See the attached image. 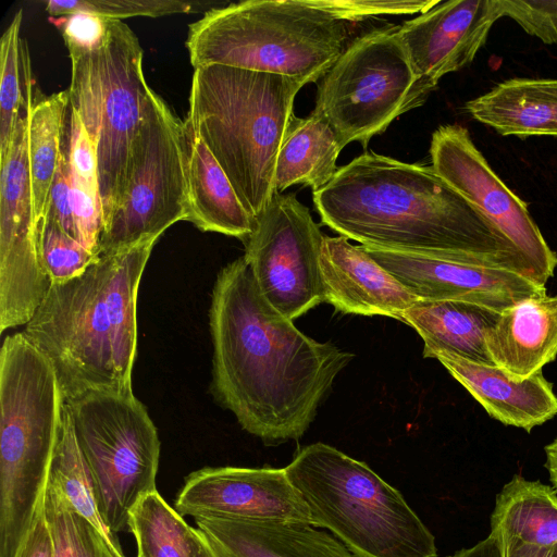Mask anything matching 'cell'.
<instances>
[{
  "instance_id": "6da1fadb",
  "label": "cell",
  "mask_w": 557,
  "mask_h": 557,
  "mask_svg": "<svg viewBox=\"0 0 557 557\" xmlns=\"http://www.w3.org/2000/svg\"><path fill=\"white\" fill-rule=\"evenodd\" d=\"M209 318L214 398L265 445L298 441L354 355L300 332L263 297L244 257L218 274Z\"/></svg>"
},
{
  "instance_id": "7a4b0ae2",
  "label": "cell",
  "mask_w": 557,
  "mask_h": 557,
  "mask_svg": "<svg viewBox=\"0 0 557 557\" xmlns=\"http://www.w3.org/2000/svg\"><path fill=\"white\" fill-rule=\"evenodd\" d=\"M313 202L324 225L362 246L435 256L490 255L534 277L516 247L432 166L367 150L313 193Z\"/></svg>"
},
{
  "instance_id": "3957f363",
  "label": "cell",
  "mask_w": 557,
  "mask_h": 557,
  "mask_svg": "<svg viewBox=\"0 0 557 557\" xmlns=\"http://www.w3.org/2000/svg\"><path fill=\"white\" fill-rule=\"evenodd\" d=\"M158 239L99 256L52 283L23 334L50 361L64 400L87 392L133 393L140 280Z\"/></svg>"
},
{
  "instance_id": "277c9868",
  "label": "cell",
  "mask_w": 557,
  "mask_h": 557,
  "mask_svg": "<svg viewBox=\"0 0 557 557\" xmlns=\"http://www.w3.org/2000/svg\"><path fill=\"white\" fill-rule=\"evenodd\" d=\"M304 86L283 75L219 64L195 69L185 122L253 220L276 193L277 154Z\"/></svg>"
},
{
  "instance_id": "5b68a950",
  "label": "cell",
  "mask_w": 557,
  "mask_h": 557,
  "mask_svg": "<svg viewBox=\"0 0 557 557\" xmlns=\"http://www.w3.org/2000/svg\"><path fill=\"white\" fill-rule=\"evenodd\" d=\"M64 398L54 368L23 334L0 350V557H17L44 508Z\"/></svg>"
},
{
  "instance_id": "8992f818",
  "label": "cell",
  "mask_w": 557,
  "mask_h": 557,
  "mask_svg": "<svg viewBox=\"0 0 557 557\" xmlns=\"http://www.w3.org/2000/svg\"><path fill=\"white\" fill-rule=\"evenodd\" d=\"M347 22L311 0H247L213 8L189 25L194 69L219 64L283 75L306 85L347 47Z\"/></svg>"
},
{
  "instance_id": "52a82bcc",
  "label": "cell",
  "mask_w": 557,
  "mask_h": 557,
  "mask_svg": "<svg viewBox=\"0 0 557 557\" xmlns=\"http://www.w3.org/2000/svg\"><path fill=\"white\" fill-rule=\"evenodd\" d=\"M284 469L312 525L330 530L355 557H437L432 532L367 463L319 442Z\"/></svg>"
},
{
  "instance_id": "ba28073f",
  "label": "cell",
  "mask_w": 557,
  "mask_h": 557,
  "mask_svg": "<svg viewBox=\"0 0 557 557\" xmlns=\"http://www.w3.org/2000/svg\"><path fill=\"white\" fill-rule=\"evenodd\" d=\"M143 57L134 32L109 18L99 48L70 53V108L96 150L103 223L123 194L133 146L153 91L144 75Z\"/></svg>"
},
{
  "instance_id": "9c48e42d",
  "label": "cell",
  "mask_w": 557,
  "mask_h": 557,
  "mask_svg": "<svg viewBox=\"0 0 557 557\" xmlns=\"http://www.w3.org/2000/svg\"><path fill=\"white\" fill-rule=\"evenodd\" d=\"M397 27L355 38L319 82L313 111L343 148L352 141L367 148L395 119L422 106L437 85L414 72Z\"/></svg>"
},
{
  "instance_id": "30bf717a",
  "label": "cell",
  "mask_w": 557,
  "mask_h": 557,
  "mask_svg": "<svg viewBox=\"0 0 557 557\" xmlns=\"http://www.w3.org/2000/svg\"><path fill=\"white\" fill-rule=\"evenodd\" d=\"M64 405L92 479L99 513L115 535L127 525L138 500L157 491V429L134 393L87 392Z\"/></svg>"
},
{
  "instance_id": "8fae6325",
  "label": "cell",
  "mask_w": 557,
  "mask_h": 557,
  "mask_svg": "<svg viewBox=\"0 0 557 557\" xmlns=\"http://www.w3.org/2000/svg\"><path fill=\"white\" fill-rule=\"evenodd\" d=\"M184 122L152 91L135 139L120 201L103 223L99 256L147 239L186 221Z\"/></svg>"
},
{
  "instance_id": "7c38bea8",
  "label": "cell",
  "mask_w": 557,
  "mask_h": 557,
  "mask_svg": "<svg viewBox=\"0 0 557 557\" xmlns=\"http://www.w3.org/2000/svg\"><path fill=\"white\" fill-rule=\"evenodd\" d=\"M324 235L294 194L275 193L243 240L263 297L289 320L325 301L320 256Z\"/></svg>"
},
{
  "instance_id": "4fadbf2b",
  "label": "cell",
  "mask_w": 557,
  "mask_h": 557,
  "mask_svg": "<svg viewBox=\"0 0 557 557\" xmlns=\"http://www.w3.org/2000/svg\"><path fill=\"white\" fill-rule=\"evenodd\" d=\"M13 143L0 159V331L26 325L45 299L51 280L37 248L28 160V100Z\"/></svg>"
},
{
  "instance_id": "5bb4252c",
  "label": "cell",
  "mask_w": 557,
  "mask_h": 557,
  "mask_svg": "<svg viewBox=\"0 0 557 557\" xmlns=\"http://www.w3.org/2000/svg\"><path fill=\"white\" fill-rule=\"evenodd\" d=\"M430 156L436 174L496 226L545 285L557 268V253L544 239L528 205L492 170L468 129L458 124L440 126L432 134Z\"/></svg>"
},
{
  "instance_id": "9a60e30c",
  "label": "cell",
  "mask_w": 557,
  "mask_h": 557,
  "mask_svg": "<svg viewBox=\"0 0 557 557\" xmlns=\"http://www.w3.org/2000/svg\"><path fill=\"white\" fill-rule=\"evenodd\" d=\"M363 248L420 299L468 301L502 312L523 299L547 295L531 273L499 257Z\"/></svg>"
},
{
  "instance_id": "2e32d148",
  "label": "cell",
  "mask_w": 557,
  "mask_h": 557,
  "mask_svg": "<svg viewBox=\"0 0 557 557\" xmlns=\"http://www.w3.org/2000/svg\"><path fill=\"white\" fill-rule=\"evenodd\" d=\"M175 509L182 516L312 525L285 469L206 467L186 476Z\"/></svg>"
},
{
  "instance_id": "e0dca14e",
  "label": "cell",
  "mask_w": 557,
  "mask_h": 557,
  "mask_svg": "<svg viewBox=\"0 0 557 557\" xmlns=\"http://www.w3.org/2000/svg\"><path fill=\"white\" fill-rule=\"evenodd\" d=\"M500 17L498 0L440 1L397 32L414 72L437 84L473 61Z\"/></svg>"
},
{
  "instance_id": "ac0fdd59",
  "label": "cell",
  "mask_w": 557,
  "mask_h": 557,
  "mask_svg": "<svg viewBox=\"0 0 557 557\" xmlns=\"http://www.w3.org/2000/svg\"><path fill=\"white\" fill-rule=\"evenodd\" d=\"M325 301L343 313L401 314L420 298L379 264L363 248L344 236H324L320 256Z\"/></svg>"
},
{
  "instance_id": "d6986e66",
  "label": "cell",
  "mask_w": 557,
  "mask_h": 557,
  "mask_svg": "<svg viewBox=\"0 0 557 557\" xmlns=\"http://www.w3.org/2000/svg\"><path fill=\"white\" fill-rule=\"evenodd\" d=\"M431 358L437 359L491 418L505 425L530 433L557 414V395L542 371L522 380L450 351L437 350Z\"/></svg>"
},
{
  "instance_id": "ffe728a7",
  "label": "cell",
  "mask_w": 557,
  "mask_h": 557,
  "mask_svg": "<svg viewBox=\"0 0 557 557\" xmlns=\"http://www.w3.org/2000/svg\"><path fill=\"white\" fill-rule=\"evenodd\" d=\"M222 557H355L336 537L309 524L195 518Z\"/></svg>"
},
{
  "instance_id": "44dd1931",
  "label": "cell",
  "mask_w": 557,
  "mask_h": 557,
  "mask_svg": "<svg viewBox=\"0 0 557 557\" xmlns=\"http://www.w3.org/2000/svg\"><path fill=\"white\" fill-rule=\"evenodd\" d=\"M494 366L528 379L557 356V296L523 299L505 309L485 335Z\"/></svg>"
},
{
  "instance_id": "7402d4cb",
  "label": "cell",
  "mask_w": 557,
  "mask_h": 557,
  "mask_svg": "<svg viewBox=\"0 0 557 557\" xmlns=\"http://www.w3.org/2000/svg\"><path fill=\"white\" fill-rule=\"evenodd\" d=\"M186 221L202 232L244 240L255 220L238 199L225 172L203 140L184 122Z\"/></svg>"
},
{
  "instance_id": "603a6c76",
  "label": "cell",
  "mask_w": 557,
  "mask_h": 557,
  "mask_svg": "<svg viewBox=\"0 0 557 557\" xmlns=\"http://www.w3.org/2000/svg\"><path fill=\"white\" fill-rule=\"evenodd\" d=\"M465 108L504 136H557V78H510Z\"/></svg>"
},
{
  "instance_id": "cb8c5ba5",
  "label": "cell",
  "mask_w": 557,
  "mask_h": 557,
  "mask_svg": "<svg viewBox=\"0 0 557 557\" xmlns=\"http://www.w3.org/2000/svg\"><path fill=\"white\" fill-rule=\"evenodd\" d=\"M500 312L460 300L420 299L401 314L424 342L423 357L437 350L454 352L472 362L494 366L485 335Z\"/></svg>"
},
{
  "instance_id": "d4e9b609",
  "label": "cell",
  "mask_w": 557,
  "mask_h": 557,
  "mask_svg": "<svg viewBox=\"0 0 557 557\" xmlns=\"http://www.w3.org/2000/svg\"><path fill=\"white\" fill-rule=\"evenodd\" d=\"M343 147L330 124L314 111L307 117L292 116L277 154L274 185L283 193L306 185L315 193L335 176Z\"/></svg>"
},
{
  "instance_id": "484cf974",
  "label": "cell",
  "mask_w": 557,
  "mask_h": 557,
  "mask_svg": "<svg viewBox=\"0 0 557 557\" xmlns=\"http://www.w3.org/2000/svg\"><path fill=\"white\" fill-rule=\"evenodd\" d=\"M491 532L539 546L557 544V491L513 475L496 496Z\"/></svg>"
},
{
  "instance_id": "4316f807",
  "label": "cell",
  "mask_w": 557,
  "mask_h": 557,
  "mask_svg": "<svg viewBox=\"0 0 557 557\" xmlns=\"http://www.w3.org/2000/svg\"><path fill=\"white\" fill-rule=\"evenodd\" d=\"M67 90L28 100V160L36 220L42 216L63 150Z\"/></svg>"
},
{
  "instance_id": "83f0119b",
  "label": "cell",
  "mask_w": 557,
  "mask_h": 557,
  "mask_svg": "<svg viewBox=\"0 0 557 557\" xmlns=\"http://www.w3.org/2000/svg\"><path fill=\"white\" fill-rule=\"evenodd\" d=\"M136 557H198L205 536L172 508L158 490L144 495L129 512Z\"/></svg>"
},
{
  "instance_id": "f1b7e54d",
  "label": "cell",
  "mask_w": 557,
  "mask_h": 557,
  "mask_svg": "<svg viewBox=\"0 0 557 557\" xmlns=\"http://www.w3.org/2000/svg\"><path fill=\"white\" fill-rule=\"evenodd\" d=\"M49 481L54 483L69 504L104 536L114 553L119 557H125L115 535L110 532L99 513L92 479L78 447L65 405Z\"/></svg>"
},
{
  "instance_id": "f546056e",
  "label": "cell",
  "mask_w": 557,
  "mask_h": 557,
  "mask_svg": "<svg viewBox=\"0 0 557 557\" xmlns=\"http://www.w3.org/2000/svg\"><path fill=\"white\" fill-rule=\"evenodd\" d=\"M20 10L0 40V159L8 153L27 107L26 84L30 72L27 45L21 39Z\"/></svg>"
},
{
  "instance_id": "4dcf8cb0",
  "label": "cell",
  "mask_w": 557,
  "mask_h": 557,
  "mask_svg": "<svg viewBox=\"0 0 557 557\" xmlns=\"http://www.w3.org/2000/svg\"><path fill=\"white\" fill-rule=\"evenodd\" d=\"M45 515L54 542V557H119L104 536L49 481Z\"/></svg>"
},
{
  "instance_id": "1f68e13d",
  "label": "cell",
  "mask_w": 557,
  "mask_h": 557,
  "mask_svg": "<svg viewBox=\"0 0 557 557\" xmlns=\"http://www.w3.org/2000/svg\"><path fill=\"white\" fill-rule=\"evenodd\" d=\"M37 248L51 284L79 275L99 257L66 234L47 215H42L37 222Z\"/></svg>"
},
{
  "instance_id": "d6a6232c",
  "label": "cell",
  "mask_w": 557,
  "mask_h": 557,
  "mask_svg": "<svg viewBox=\"0 0 557 557\" xmlns=\"http://www.w3.org/2000/svg\"><path fill=\"white\" fill-rule=\"evenodd\" d=\"M46 11L50 17L88 12L103 18L120 20L133 16L159 17L194 11V2L181 0H49Z\"/></svg>"
},
{
  "instance_id": "836d02e7",
  "label": "cell",
  "mask_w": 557,
  "mask_h": 557,
  "mask_svg": "<svg viewBox=\"0 0 557 557\" xmlns=\"http://www.w3.org/2000/svg\"><path fill=\"white\" fill-rule=\"evenodd\" d=\"M312 3L345 22L377 15L424 13L440 0H311Z\"/></svg>"
},
{
  "instance_id": "e575fe53",
  "label": "cell",
  "mask_w": 557,
  "mask_h": 557,
  "mask_svg": "<svg viewBox=\"0 0 557 557\" xmlns=\"http://www.w3.org/2000/svg\"><path fill=\"white\" fill-rule=\"evenodd\" d=\"M502 17L516 21L544 44H557V1L498 0Z\"/></svg>"
},
{
  "instance_id": "d590c367",
  "label": "cell",
  "mask_w": 557,
  "mask_h": 557,
  "mask_svg": "<svg viewBox=\"0 0 557 557\" xmlns=\"http://www.w3.org/2000/svg\"><path fill=\"white\" fill-rule=\"evenodd\" d=\"M50 21L60 29L69 53L99 48L108 30V18L88 12L50 17Z\"/></svg>"
},
{
  "instance_id": "8d00e7d4",
  "label": "cell",
  "mask_w": 557,
  "mask_h": 557,
  "mask_svg": "<svg viewBox=\"0 0 557 557\" xmlns=\"http://www.w3.org/2000/svg\"><path fill=\"white\" fill-rule=\"evenodd\" d=\"M42 215H47L55 221L66 234L78 240L72 208L71 176L65 134L62 154L49 189Z\"/></svg>"
},
{
  "instance_id": "74e56055",
  "label": "cell",
  "mask_w": 557,
  "mask_h": 557,
  "mask_svg": "<svg viewBox=\"0 0 557 557\" xmlns=\"http://www.w3.org/2000/svg\"><path fill=\"white\" fill-rule=\"evenodd\" d=\"M54 542L45 515L39 512L17 557H54Z\"/></svg>"
},
{
  "instance_id": "f35d334b",
  "label": "cell",
  "mask_w": 557,
  "mask_h": 557,
  "mask_svg": "<svg viewBox=\"0 0 557 557\" xmlns=\"http://www.w3.org/2000/svg\"><path fill=\"white\" fill-rule=\"evenodd\" d=\"M449 557H505L503 536L500 533L491 532L474 546L458 550Z\"/></svg>"
},
{
  "instance_id": "ab89813d",
  "label": "cell",
  "mask_w": 557,
  "mask_h": 557,
  "mask_svg": "<svg viewBox=\"0 0 557 557\" xmlns=\"http://www.w3.org/2000/svg\"><path fill=\"white\" fill-rule=\"evenodd\" d=\"M505 557H557V544L539 546L518 539H504Z\"/></svg>"
},
{
  "instance_id": "60d3db41",
  "label": "cell",
  "mask_w": 557,
  "mask_h": 557,
  "mask_svg": "<svg viewBox=\"0 0 557 557\" xmlns=\"http://www.w3.org/2000/svg\"><path fill=\"white\" fill-rule=\"evenodd\" d=\"M546 454L545 467L548 470L550 481L557 491V437L544 447Z\"/></svg>"
},
{
  "instance_id": "b9f144b4",
  "label": "cell",
  "mask_w": 557,
  "mask_h": 557,
  "mask_svg": "<svg viewBox=\"0 0 557 557\" xmlns=\"http://www.w3.org/2000/svg\"><path fill=\"white\" fill-rule=\"evenodd\" d=\"M198 557H222V556L211 546V544L206 539L205 544H203L200 553L198 554Z\"/></svg>"
}]
</instances>
